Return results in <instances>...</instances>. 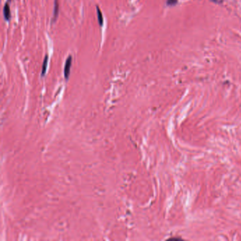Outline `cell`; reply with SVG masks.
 Here are the masks:
<instances>
[{"label":"cell","instance_id":"2","mask_svg":"<svg viewBox=\"0 0 241 241\" xmlns=\"http://www.w3.org/2000/svg\"><path fill=\"white\" fill-rule=\"evenodd\" d=\"M3 13H4V16L5 20L9 21V20L10 19V17H11V13H10V7H9V5L8 3H7L6 4L4 5Z\"/></svg>","mask_w":241,"mask_h":241},{"label":"cell","instance_id":"4","mask_svg":"<svg viewBox=\"0 0 241 241\" xmlns=\"http://www.w3.org/2000/svg\"><path fill=\"white\" fill-rule=\"evenodd\" d=\"M47 64H48V55H46L44 58V61L43 64V67H42V72L41 75L42 76H44L45 74L46 70H47Z\"/></svg>","mask_w":241,"mask_h":241},{"label":"cell","instance_id":"3","mask_svg":"<svg viewBox=\"0 0 241 241\" xmlns=\"http://www.w3.org/2000/svg\"><path fill=\"white\" fill-rule=\"evenodd\" d=\"M59 14V2L58 0H55V5H54V12H53V17L52 22H54L56 21L58 18Z\"/></svg>","mask_w":241,"mask_h":241},{"label":"cell","instance_id":"1","mask_svg":"<svg viewBox=\"0 0 241 241\" xmlns=\"http://www.w3.org/2000/svg\"><path fill=\"white\" fill-rule=\"evenodd\" d=\"M71 62H72V58H71V56L70 55V56H69V58L67 59V60H66L65 65H64V75L66 79H69V74H70Z\"/></svg>","mask_w":241,"mask_h":241},{"label":"cell","instance_id":"5","mask_svg":"<svg viewBox=\"0 0 241 241\" xmlns=\"http://www.w3.org/2000/svg\"><path fill=\"white\" fill-rule=\"evenodd\" d=\"M96 10H97V16H98V21L99 23V25L100 26H102L103 24V14L101 11L100 10V8L97 6L96 7Z\"/></svg>","mask_w":241,"mask_h":241},{"label":"cell","instance_id":"6","mask_svg":"<svg viewBox=\"0 0 241 241\" xmlns=\"http://www.w3.org/2000/svg\"><path fill=\"white\" fill-rule=\"evenodd\" d=\"M178 3V0H167V4L168 6H173Z\"/></svg>","mask_w":241,"mask_h":241}]
</instances>
